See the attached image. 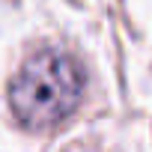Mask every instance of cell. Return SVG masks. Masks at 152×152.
<instances>
[{"label": "cell", "instance_id": "cell-1", "mask_svg": "<svg viewBox=\"0 0 152 152\" xmlns=\"http://www.w3.org/2000/svg\"><path fill=\"white\" fill-rule=\"evenodd\" d=\"M84 69L60 48L33 51L9 81V107L24 128L45 131L69 119L84 99Z\"/></svg>", "mask_w": 152, "mask_h": 152}]
</instances>
